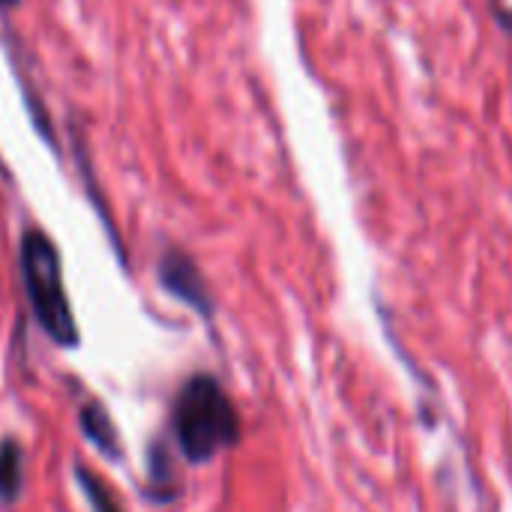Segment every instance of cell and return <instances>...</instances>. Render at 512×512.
I'll return each instance as SVG.
<instances>
[{
    "mask_svg": "<svg viewBox=\"0 0 512 512\" xmlns=\"http://www.w3.org/2000/svg\"><path fill=\"white\" fill-rule=\"evenodd\" d=\"M21 0H0V9H12V6H18Z\"/></svg>",
    "mask_w": 512,
    "mask_h": 512,
    "instance_id": "7",
    "label": "cell"
},
{
    "mask_svg": "<svg viewBox=\"0 0 512 512\" xmlns=\"http://www.w3.org/2000/svg\"><path fill=\"white\" fill-rule=\"evenodd\" d=\"M18 267H21L24 294H27L36 324L45 330V336L54 345L78 348L81 333H78L75 312L63 288V261H60V249L54 246V240L39 228L24 231L21 249H18Z\"/></svg>",
    "mask_w": 512,
    "mask_h": 512,
    "instance_id": "1",
    "label": "cell"
},
{
    "mask_svg": "<svg viewBox=\"0 0 512 512\" xmlns=\"http://www.w3.org/2000/svg\"><path fill=\"white\" fill-rule=\"evenodd\" d=\"M159 282H162V288H165L174 300L186 303V306L195 309L201 318H210V315H213V300H210L207 282H204L198 264H195L186 252L168 249V252L162 255V261H159Z\"/></svg>",
    "mask_w": 512,
    "mask_h": 512,
    "instance_id": "3",
    "label": "cell"
},
{
    "mask_svg": "<svg viewBox=\"0 0 512 512\" xmlns=\"http://www.w3.org/2000/svg\"><path fill=\"white\" fill-rule=\"evenodd\" d=\"M174 435L192 465H204L237 444L240 420L216 378L195 375L183 384L174 402Z\"/></svg>",
    "mask_w": 512,
    "mask_h": 512,
    "instance_id": "2",
    "label": "cell"
},
{
    "mask_svg": "<svg viewBox=\"0 0 512 512\" xmlns=\"http://www.w3.org/2000/svg\"><path fill=\"white\" fill-rule=\"evenodd\" d=\"M21 480H24L21 450L12 438H6L0 444V501L3 504H12L21 495Z\"/></svg>",
    "mask_w": 512,
    "mask_h": 512,
    "instance_id": "5",
    "label": "cell"
},
{
    "mask_svg": "<svg viewBox=\"0 0 512 512\" xmlns=\"http://www.w3.org/2000/svg\"><path fill=\"white\" fill-rule=\"evenodd\" d=\"M84 438L105 456V459H120V435L111 423V414L99 402H87L78 414Z\"/></svg>",
    "mask_w": 512,
    "mask_h": 512,
    "instance_id": "4",
    "label": "cell"
},
{
    "mask_svg": "<svg viewBox=\"0 0 512 512\" xmlns=\"http://www.w3.org/2000/svg\"><path fill=\"white\" fill-rule=\"evenodd\" d=\"M75 477H78V483H81V489H84L87 501L93 504V512H123L120 510V504L114 501L111 489H108L96 474H90L87 468H78V471H75Z\"/></svg>",
    "mask_w": 512,
    "mask_h": 512,
    "instance_id": "6",
    "label": "cell"
}]
</instances>
